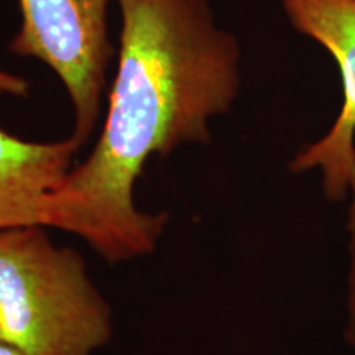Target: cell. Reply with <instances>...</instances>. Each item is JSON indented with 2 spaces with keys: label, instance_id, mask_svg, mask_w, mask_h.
Instances as JSON below:
<instances>
[{
  "label": "cell",
  "instance_id": "6da1fadb",
  "mask_svg": "<svg viewBox=\"0 0 355 355\" xmlns=\"http://www.w3.org/2000/svg\"><path fill=\"white\" fill-rule=\"evenodd\" d=\"M121 44L99 140L48 204L46 227L76 234L109 263L152 254L168 216L135 206L153 155L209 144L241 92L242 50L209 0H117Z\"/></svg>",
  "mask_w": 355,
  "mask_h": 355
},
{
  "label": "cell",
  "instance_id": "7a4b0ae2",
  "mask_svg": "<svg viewBox=\"0 0 355 355\" xmlns=\"http://www.w3.org/2000/svg\"><path fill=\"white\" fill-rule=\"evenodd\" d=\"M112 316L83 257L43 225L0 230V343L25 355H92Z\"/></svg>",
  "mask_w": 355,
  "mask_h": 355
},
{
  "label": "cell",
  "instance_id": "3957f363",
  "mask_svg": "<svg viewBox=\"0 0 355 355\" xmlns=\"http://www.w3.org/2000/svg\"><path fill=\"white\" fill-rule=\"evenodd\" d=\"M112 0H19L20 25L10 51L46 64L64 86L79 148L99 121L112 60L107 12Z\"/></svg>",
  "mask_w": 355,
  "mask_h": 355
},
{
  "label": "cell",
  "instance_id": "277c9868",
  "mask_svg": "<svg viewBox=\"0 0 355 355\" xmlns=\"http://www.w3.org/2000/svg\"><path fill=\"white\" fill-rule=\"evenodd\" d=\"M296 32L321 44L334 58L343 81V105L331 130L293 158L291 171H322L332 201L349 193L355 166V0H282Z\"/></svg>",
  "mask_w": 355,
  "mask_h": 355
},
{
  "label": "cell",
  "instance_id": "5b68a950",
  "mask_svg": "<svg viewBox=\"0 0 355 355\" xmlns=\"http://www.w3.org/2000/svg\"><path fill=\"white\" fill-rule=\"evenodd\" d=\"M79 145L32 141L0 128V230L46 227L48 204L73 168Z\"/></svg>",
  "mask_w": 355,
  "mask_h": 355
},
{
  "label": "cell",
  "instance_id": "8992f818",
  "mask_svg": "<svg viewBox=\"0 0 355 355\" xmlns=\"http://www.w3.org/2000/svg\"><path fill=\"white\" fill-rule=\"evenodd\" d=\"M349 189L352 191V207H350L349 229L352 232V273H350V322L347 329V340L355 347V166L350 176Z\"/></svg>",
  "mask_w": 355,
  "mask_h": 355
},
{
  "label": "cell",
  "instance_id": "52a82bcc",
  "mask_svg": "<svg viewBox=\"0 0 355 355\" xmlns=\"http://www.w3.org/2000/svg\"><path fill=\"white\" fill-rule=\"evenodd\" d=\"M30 92V84L20 74L0 68V97H15L21 99Z\"/></svg>",
  "mask_w": 355,
  "mask_h": 355
},
{
  "label": "cell",
  "instance_id": "ba28073f",
  "mask_svg": "<svg viewBox=\"0 0 355 355\" xmlns=\"http://www.w3.org/2000/svg\"><path fill=\"white\" fill-rule=\"evenodd\" d=\"M0 355H25V354H21L19 349L12 347V345L0 343Z\"/></svg>",
  "mask_w": 355,
  "mask_h": 355
}]
</instances>
